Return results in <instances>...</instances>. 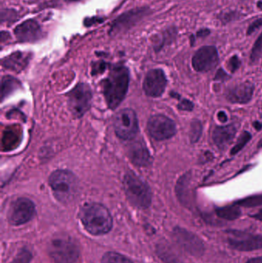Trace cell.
I'll list each match as a JSON object with an SVG mask.
<instances>
[{
    "label": "cell",
    "instance_id": "4fadbf2b",
    "mask_svg": "<svg viewBox=\"0 0 262 263\" xmlns=\"http://www.w3.org/2000/svg\"><path fill=\"white\" fill-rule=\"evenodd\" d=\"M167 85L166 75L162 69H152L148 72L143 83V89L146 95L159 97L163 95Z\"/></svg>",
    "mask_w": 262,
    "mask_h": 263
},
{
    "label": "cell",
    "instance_id": "2e32d148",
    "mask_svg": "<svg viewBox=\"0 0 262 263\" xmlns=\"http://www.w3.org/2000/svg\"><path fill=\"white\" fill-rule=\"evenodd\" d=\"M191 172L185 173L177 181L175 185V193L181 204L187 208H190L192 205V193H191Z\"/></svg>",
    "mask_w": 262,
    "mask_h": 263
},
{
    "label": "cell",
    "instance_id": "60d3db41",
    "mask_svg": "<svg viewBox=\"0 0 262 263\" xmlns=\"http://www.w3.org/2000/svg\"><path fill=\"white\" fill-rule=\"evenodd\" d=\"M258 148H261V147H262V139H261V140H260V142H258Z\"/></svg>",
    "mask_w": 262,
    "mask_h": 263
},
{
    "label": "cell",
    "instance_id": "1f68e13d",
    "mask_svg": "<svg viewBox=\"0 0 262 263\" xmlns=\"http://www.w3.org/2000/svg\"><path fill=\"white\" fill-rule=\"evenodd\" d=\"M237 16H238V14L235 12H227V13L223 14V16L221 17V20L223 23H227L235 20Z\"/></svg>",
    "mask_w": 262,
    "mask_h": 263
},
{
    "label": "cell",
    "instance_id": "7402d4cb",
    "mask_svg": "<svg viewBox=\"0 0 262 263\" xmlns=\"http://www.w3.org/2000/svg\"><path fill=\"white\" fill-rule=\"evenodd\" d=\"M101 263H133L130 259L126 256L114 253V252H108L103 256Z\"/></svg>",
    "mask_w": 262,
    "mask_h": 263
},
{
    "label": "cell",
    "instance_id": "d4e9b609",
    "mask_svg": "<svg viewBox=\"0 0 262 263\" xmlns=\"http://www.w3.org/2000/svg\"><path fill=\"white\" fill-rule=\"evenodd\" d=\"M251 139H252V135H251V133H249V132L247 131L244 132V133L239 136V138H238L235 146L231 150V155L234 156V155L239 153V152L246 146V144L251 140Z\"/></svg>",
    "mask_w": 262,
    "mask_h": 263
},
{
    "label": "cell",
    "instance_id": "9c48e42d",
    "mask_svg": "<svg viewBox=\"0 0 262 263\" xmlns=\"http://www.w3.org/2000/svg\"><path fill=\"white\" fill-rule=\"evenodd\" d=\"M147 128L149 135L157 141L170 139L176 133V126L173 120L161 114L151 117Z\"/></svg>",
    "mask_w": 262,
    "mask_h": 263
},
{
    "label": "cell",
    "instance_id": "ac0fdd59",
    "mask_svg": "<svg viewBox=\"0 0 262 263\" xmlns=\"http://www.w3.org/2000/svg\"><path fill=\"white\" fill-rule=\"evenodd\" d=\"M30 60V54L16 52L11 54L3 60V66L13 71H21L26 67Z\"/></svg>",
    "mask_w": 262,
    "mask_h": 263
},
{
    "label": "cell",
    "instance_id": "7a4b0ae2",
    "mask_svg": "<svg viewBox=\"0 0 262 263\" xmlns=\"http://www.w3.org/2000/svg\"><path fill=\"white\" fill-rule=\"evenodd\" d=\"M80 219L86 230L94 236L106 234L112 228V217L108 209L99 203H89L82 209Z\"/></svg>",
    "mask_w": 262,
    "mask_h": 263
},
{
    "label": "cell",
    "instance_id": "484cf974",
    "mask_svg": "<svg viewBox=\"0 0 262 263\" xmlns=\"http://www.w3.org/2000/svg\"><path fill=\"white\" fill-rule=\"evenodd\" d=\"M161 256L167 263H183L181 259L177 256V255L171 250L170 248L164 247L161 250Z\"/></svg>",
    "mask_w": 262,
    "mask_h": 263
},
{
    "label": "cell",
    "instance_id": "5b68a950",
    "mask_svg": "<svg viewBox=\"0 0 262 263\" xmlns=\"http://www.w3.org/2000/svg\"><path fill=\"white\" fill-rule=\"evenodd\" d=\"M47 250L55 263H75L79 257L78 245L69 236H55L48 244Z\"/></svg>",
    "mask_w": 262,
    "mask_h": 263
},
{
    "label": "cell",
    "instance_id": "f546056e",
    "mask_svg": "<svg viewBox=\"0 0 262 263\" xmlns=\"http://www.w3.org/2000/svg\"><path fill=\"white\" fill-rule=\"evenodd\" d=\"M178 108L180 110L192 111L194 109V104L189 100H183L178 103Z\"/></svg>",
    "mask_w": 262,
    "mask_h": 263
},
{
    "label": "cell",
    "instance_id": "cb8c5ba5",
    "mask_svg": "<svg viewBox=\"0 0 262 263\" xmlns=\"http://www.w3.org/2000/svg\"><path fill=\"white\" fill-rule=\"evenodd\" d=\"M18 83L19 82L12 77H3V80H2V97L3 99L9 92H12L14 89H15L18 86Z\"/></svg>",
    "mask_w": 262,
    "mask_h": 263
},
{
    "label": "cell",
    "instance_id": "836d02e7",
    "mask_svg": "<svg viewBox=\"0 0 262 263\" xmlns=\"http://www.w3.org/2000/svg\"><path fill=\"white\" fill-rule=\"evenodd\" d=\"M211 31L209 29H201L197 32L196 36L198 38H204V37L208 36V35H210Z\"/></svg>",
    "mask_w": 262,
    "mask_h": 263
},
{
    "label": "cell",
    "instance_id": "7c38bea8",
    "mask_svg": "<svg viewBox=\"0 0 262 263\" xmlns=\"http://www.w3.org/2000/svg\"><path fill=\"white\" fill-rule=\"evenodd\" d=\"M229 246L234 250L241 252L255 251L262 249L261 235H252L249 233L231 232Z\"/></svg>",
    "mask_w": 262,
    "mask_h": 263
},
{
    "label": "cell",
    "instance_id": "30bf717a",
    "mask_svg": "<svg viewBox=\"0 0 262 263\" xmlns=\"http://www.w3.org/2000/svg\"><path fill=\"white\" fill-rule=\"evenodd\" d=\"M174 237L177 243L191 256L201 257L205 253L204 243L196 235L183 228L174 230Z\"/></svg>",
    "mask_w": 262,
    "mask_h": 263
},
{
    "label": "cell",
    "instance_id": "4dcf8cb0",
    "mask_svg": "<svg viewBox=\"0 0 262 263\" xmlns=\"http://www.w3.org/2000/svg\"><path fill=\"white\" fill-rule=\"evenodd\" d=\"M261 26H262V17L261 18L255 20V21H254L253 23L249 26L246 33H247L248 35H252L254 32H255L257 29H259Z\"/></svg>",
    "mask_w": 262,
    "mask_h": 263
},
{
    "label": "cell",
    "instance_id": "d6a6232c",
    "mask_svg": "<svg viewBox=\"0 0 262 263\" xmlns=\"http://www.w3.org/2000/svg\"><path fill=\"white\" fill-rule=\"evenodd\" d=\"M230 78L227 72H225L223 69H220L218 72L215 74V80L217 81H226V80H229Z\"/></svg>",
    "mask_w": 262,
    "mask_h": 263
},
{
    "label": "cell",
    "instance_id": "52a82bcc",
    "mask_svg": "<svg viewBox=\"0 0 262 263\" xmlns=\"http://www.w3.org/2000/svg\"><path fill=\"white\" fill-rule=\"evenodd\" d=\"M114 129L120 139L128 140L135 137L138 131L136 114L132 109H124L118 112L114 118Z\"/></svg>",
    "mask_w": 262,
    "mask_h": 263
},
{
    "label": "cell",
    "instance_id": "74e56055",
    "mask_svg": "<svg viewBox=\"0 0 262 263\" xmlns=\"http://www.w3.org/2000/svg\"><path fill=\"white\" fill-rule=\"evenodd\" d=\"M254 127H255L257 130H260L262 128V125L261 123H258V122H255V123H254Z\"/></svg>",
    "mask_w": 262,
    "mask_h": 263
},
{
    "label": "cell",
    "instance_id": "e0dca14e",
    "mask_svg": "<svg viewBox=\"0 0 262 263\" xmlns=\"http://www.w3.org/2000/svg\"><path fill=\"white\" fill-rule=\"evenodd\" d=\"M237 128L235 125L216 126L212 132V139L218 148H226L235 138Z\"/></svg>",
    "mask_w": 262,
    "mask_h": 263
},
{
    "label": "cell",
    "instance_id": "83f0119b",
    "mask_svg": "<svg viewBox=\"0 0 262 263\" xmlns=\"http://www.w3.org/2000/svg\"><path fill=\"white\" fill-rule=\"evenodd\" d=\"M31 258H32V255L28 250H23L11 263H29Z\"/></svg>",
    "mask_w": 262,
    "mask_h": 263
},
{
    "label": "cell",
    "instance_id": "603a6c76",
    "mask_svg": "<svg viewBox=\"0 0 262 263\" xmlns=\"http://www.w3.org/2000/svg\"><path fill=\"white\" fill-rule=\"evenodd\" d=\"M235 204L237 205L248 207V208L259 206V205H262V194L255 195V196H251L245 198V199H240V200L237 201Z\"/></svg>",
    "mask_w": 262,
    "mask_h": 263
},
{
    "label": "cell",
    "instance_id": "6da1fadb",
    "mask_svg": "<svg viewBox=\"0 0 262 263\" xmlns=\"http://www.w3.org/2000/svg\"><path fill=\"white\" fill-rule=\"evenodd\" d=\"M129 84V69L123 66H113L103 83L105 99L111 109H115L121 104L127 93Z\"/></svg>",
    "mask_w": 262,
    "mask_h": 263
},
{
    "label": "cell",
    "instance_id": "e575fe53",
    "mask_svg": "<svg viewBox=\"0 0 262 263\" xmlns=\"http://www.w3.org/2000/svg\"><path fill=\"white\" fill-rule=\"evenodd\" d=\"M218 119L219 120L220 122H221V123H226L228 120V117L227 115H226V112H223V111H221V112H218Z\"/></svg>",
    "mask_w": 262,
    "mask_h": 263
},
{
    "label": "cell",
    "instance_id": "8992f818",
    "mask_svg": "<svg viewBox=\"0 0 262 263\" xmlns=\"http://www.w3.org/2000/svg\"><path fill=\"white\" fill-rule=\"evenodd\" d=\"M92 99V89L89 85H77L68 95V104L71 112L77 118L83 117L90 108Z\"/></svg>",
    "mask_w": 262,
    "mask_h": 263
},
{
    "label": "cell",
    "instance_id": "44dd1931",
    "mask_svg": "<svg viewBox=\"0 0 262 263\" xmlns=\"http://www.w3.org/2000/svg\"><path fill=\"white\" fill-rule=\"evenodd\" d=\"M203 124L198 120H193L191 123L190 132H189V138L192 143H196L198 142L201 135H203Z\"/></svg>",
    "mask_w": 262,
    "mask_h": 263
},
{
    "label": "cell",
    "instance_id": "9a60e30c",
    "mask_svg": "<svg viewBox=\"0 0 262 263\" xmlns=\"http://www.w3.org/2000/svg\"><path fill=\"white\" fill-rule=\"evenodd\" d=\"M254 92V86L251 83H243L229 88L226 92V99L231 103H249L252 100Z\"/></svg>",
    "mask_w": 262,
    "mask_h": 263
},
{
    "label": "cell",
    "instance_id": "d590c367",
    "mask_svg": "<svg viewBox=\"0 0 262 263\" xmlns=\"http://www.w3.org/2000/svg\"><path fill=\"white\" fill-rule=\"evenodd\" d=\"M247 263H262V257L252 258Z\"/></svg>",
    "mask_w": 262,
    "mask_h": 263
},
{
    "label": "cell",
    "instance_id": "ab89813d",
    "mask_svg": "<svg viewBox=\"0 0 262 263\" xmlns=\"http://www.w3.org/2000/svg\"><path fill=\"white\" fill-rule=\"evenodd\" d=\"M257 6H258V9H261L262 10V1L258 2V3H257Z\"/></svg>",
    "mask_w": 262,
    "mask_h": 263
},
{
    "label": "cell",
    "instance_id": "d6986e66",
    "mask_svg": "<svg viewBox=\"0 0 262 263\" xmlns=\"http://www.w3.org/2000/svg\"><path fill=\"white\" fill-rule=\"evenodd\" d=\"M130 157L134 163L140 166L147 165L150 162V155L147 148L141 143H135L130 148Z\"/></svg>",
    "mask_w": 262,
    "mask_h": 263
},
{
    "label": "cell",
    "instance_id": "4316f807",
    "mask_svg": "<svg viewBox=\"0 0 262 263\" xmlns=\"http://www.w3.org/2000/svg\"><path fill=\"white\" fill-rule=\"evenodd\" d=\"M262 51V32L261 35L257 39L255 42L253 47H252V52H251V60L252 62H255L258 58Z\"/></svg>",
    "mask_w": 262,
    "mask_h": 263
},
{
    "label": "cell",
    "instance_id": "5bb4252c",
    "mask_svg": "<svg viewBox=\"0 0 262 263\" xmlns=\"http://www.w3.org/2000/svg\"><path fill=\"white\" fill-rule=\"evenodd\" d=\"M17 40L20 42L31 43L40 40L43 35L39 25L35 20H29L23 22L14 29Z\"/></svg>",
    "mask_w": 262,
    "mask_h": 263
},
{
    "label": "cell",
    "instance_id": "ffe728a7",
    "mask_svg": "<svg viewBox=\"0 0 262 263\" xmlns=\"http://www.w3.org/2000/svg\"><path fill=\"white\" fill-rule=\"evenodd\" d=\"M216 214L221 219L232 221L239 218L241 212L238 205H227V206L217 209Z\"/></svg>",
    "mask_w": 262,
    "mask_h": 263
},
{
    "label": "cell",
    "instance_id": "f1b7e54d",
    "mask_svg": "<svg viewBox=\"0 0 262 263\" xmlns=\"http://www.w3.org/2000/svg\"><path fill=\"white\" fill-rule=\"evenodd\" d=\"M229 69L232 72H235V71L239 69L241 66V60L238 58V55H233L232 58L229 60Z\"/></svg>",
    "mask_w": 262,
    "mask_h": 263
},
{
    "label": "cell",
    "instance_id": "ba28073f",
    "mask_svg": "<svg viewBox=\"0 0 262 263\" xmlns=\"http://www.w3.org/2000/svg\"><path fill=\"white\" fill-rule=\"evenodd\" d=\"M35 213V205L30 199L18 198L9 207L8 220L11 225H23L30 221Z\"/></svg>",
    "mask_w": 262,
    "mask_h": 263
},
{
    "label": "cell",
    "instance_id": "277c9868",
    "mask_svg": "<svg viewBox=\"0 0 262 263\" xmlns=\"http://www.w3.org/2000/svg\"><path fill=\"white\" fill-rule=\"evenodd\" d=\"M124 190L129 202L139 209H146L152 203L150 187L135 173H128L125 176Z\"/></svg>",
    "mask_w": 262,
    "mask_h": 263
},
{
    "label": "cell",
    "instance_id": "8d00e7d4",
    "mask_svg": "<svg viewBox=\"0 0 262 263\" xmlns=\"http://www.w3.org/2000/svg\"><path fill=\"white\" fill-rule=\"evenodd\" d=\"M252 217L255 218L257 220H259L262 222V210H259L256 214L253 215Z\"/></svg>",
    "mask_w": 262,
    "mask_h": 263
},
{
    "label": "cell",
    "instance_id": "8fae6325",
    "mask_svg": "<svg viewBox=\"0 0 262 263\" xmlns=\"http://www.w3.org/2000/svg\"><path fill=\"white\" fill-rule=\"evenodd\" d=\"M219 57L216 48L205 46L198 49L192 57V66L197 72H205L212 70L218 64Z\"/></svg>",
    "mask_w": 262,
    "mask_h": 263
},
{
    "label": "cell",
    "instance_id": "3957f363",
    "mask_svg": "<svg viewBox=\"0 0 262 263\" xmlns=\"http://www.w3.org/2000/svg\"><path fill=\"white\" fill-rule=\"evenodd\" d=\"M49 183L55 197L61 202H69L78 194V179L69 170L53 172L49 176Z\"/></svg>",
    "mask_w": 262,
    "mask_h": 263
},
{
    "label": "cell",
    "instance_id": "f35d334b",
    "mask_svg": "<svg viewBox=\"0 0 262 263\" xmlns=\"http://www.w3.org/2000/svg\"><path fill=\"white\" fill-rule=\"evenodd\" d=\"M190 40H191V44H192V45H193L194 43H195V35H191Z\"/></svg>",
    "mask_w": 262,
    "mask_h": 263
}]
</instances>
